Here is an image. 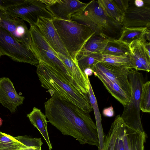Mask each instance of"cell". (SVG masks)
Listing matches in <instances>:
<instances>
[{
	"label": "cell",
	"mask_w": 150,
	"mask_h": 150,
	"mask_svg": "<svg viewBox=\"0 0 150 150\" xmlns=\"http://www.w3.org/2000/svg\"><path fill=\"white\" fill-rule=\"evenodd\" d=\"M3 120L1 118H0V126L2 124Z\"/></svg>",
	"instance_id": "38"
},
{
	"label": "cell",
	"mask_w": 150,
	"mask_h": 150,
	"mask_svg": "<svg viewBox=\"0 0 150 150\" xmlns=\"http://www.w3.org/2000/svg\"><path fill=\"white\" fill-rule=\"evenodd\" d=\"M99 7L107 16L122 24L124 13L116 6L112 0L97 1Z\"/></svg>",
	"instance_id": "22"
},
{
	"label": "cell",
	"mask_w": 150,
	"mask_h": 150,
	"mask_svg": "<svg viewBox=\"0 0 150 150\" xmlns=\"http://www.w3.org/2000/svg\"><path fill=\"white\" fill-rule=\"evenodd\" d=\"M109 39L104 35L95 34L87 42L77 56L94 53H102Z\"/></svg>",
	"instance_id": "19"
},
{
	"label": "cell",
	"mask_w": 150,
	"mask_h": 150,
	"mask_svg": "<svg viewBox=\"0 0 150 150\" xmlns=\"http://www.w3.org/2000/svg\"><path fill=\"white\" fill-rule=\"evenodd\" d=\"M147 27L127 28L123 27L119 40L129 44L132 41L145 38Z\"/></svg>",
	"instance_id": "23"
},
{
	"label": "cell",
	"mask_w": 150,
	"mask_h": 150,
	"mask_svg": "<svg viewBox=\"0 0 150 150\" xmlns=\"http://www.w3.org/2000/svg\"><path fill=\"white\" fill-rule=\"evenodd\" d=\"M56 19L71 20V16L83 9L87 3L78 0H41Z\"/></svg>",
	"instance_id": "11"
},
{
	"label": "cell",
	"mask_w": 150,
	"mask_h": 150,
	"mask_svg": "<svg viewBox=\"0 0 150 150\" xmlns=\"http://www.w3.org/2000/svg\"><path fill=\"white\" fill-rule=\"evenodd\" d=\"M2 56H3V55L2 52H1V51L0 50V58Z\"/></svg>",
	"instance_id": "39"
},
{
	"label": "cell",
	"mask_w": 150,
	"mask_h": 150,
	"mask_svg": "<svg viewBox=\"0 0 150 150\" xmlns=\"http://www.w3.org/2000/svg\"><path fill=\"white\" fill-rule=\"evenodd\" d=\"M145 48L149 55H150V43L146 41L144 43Z\"/></svg>",
	"instance_id": "35"
},
{
	"label": "cell",
	"mask_w": 150,
	"mask_h": 150,
	"mask_svg": "<svg viewBox=\"0 0 150 150\" xmlns=\"http://www.w3.org/2000/svg\"><path fill=\"white\" fill-rule=\"evenodd\" d=\"M146 137L143 129L133 128L125 124V150H144Z\"/></svg>",
	"instance_id": "16"
},
{
	"label": "cell",
	"mask_w": 150,
	"mask_h": 150,
	"mask_svg": "<svg viewBox=\"0 0 150 150\" xmlns=\"http://www.w3.org/2000/svg\"><path fill=\"white\" fill-rule=\"evenodd\" d=\"M25 97L20 96L16 91L13 83L8 77L0 78V103L11 113L14 112L17 107L23 104Z\"/></svg>",
	"instance_id": "14"
},
{
	"label": "cell",
	"mask_w": 150,
	"mask_h": 150,
	"mask_svg": "<svg viewBox=\"0 0 150 150\" xmlns=\"http://www.w3.org/2000/svg\"><path fill=\"white\" fill-rule=\"evenodd\" d=\"M22 0H0V10H5L6 8L21 2Z\"/></svg>",
	"instance_id": "32"
},
{
	"label": "cell",
	"mask_w": 150,
	"mask_h": 150,
	"mask_svg": "<svg viewBox=\"0 0 150 150\" xmlns=\"http://www.w3.org/2000/svg\"><path fill=\"white\" fill-rule=\"evenodd\" d=\"M26 148L14 137L0 131V150H21Z\"/></svg>",
	"instance_id": "26"
},
{
	"label": "cell",
	"mask_w": 150,
	"mask_h": 150,
	"mask_svg": "<svg viewBox=\"0 0 150 150\" xmlns=\"http://www.w3.org/2000/svg\"><path fill=\"white\" fill-rule=\"evenodd\" d=\"M122 121L120 115L116 116L104 139L103 150H114L116 140Z\"/></svg>",
	"instance_id": "24"
},
{
	"label": "cell",
	"mask_w": 150,
	"mask_h": 150,
	"mask_svg": "<svg viewBox=\"0 0 150 150\" xmlns=\"http://www.w3.org/2000/svg\"><path fill=\"white\" fill-rule=\"evenodd\" d=\"M0 27L6 30L18 42L30 49L31 37L29 29L23 20L12 17L5 10H0Z\"/></svg>",
	"instance_id": "10"
},
{
	"label": "cell",
	"mask_w": 150,
	"mask_h": 150,
	"mask_svg": "<svg viewBox=\"0 0 150 150\" xmlns=\"http://www.w3.org/2000/svg\"><path fill=\"white\" fill-rule=\"evenodd\" d=\"M112 1L117 8L124 13L129 6V0H112Z\"/></svg>",
	"instance_id": "31"
},
{
	"label": "cell",
	"mask_w": 150,
	"mask_h": 150,
	"mask_svg": "<svg viewBox=\"0 0 150 150\" xmlns=\"http://www.w3.org/2000/svg\"><path fill=\"white\" fill-rule=\"evenodd\" d=\"M125 124L122 120L116 140L114 150H125L124 140Z\"/></svg>",
	"instance_id": "30"
},
{
	"label": "cell",
	"mask_w": 150,
	"mask_h": 150,
	"mask_svg": "<svg viewBox=\"0 0 150 150\" xmlns=\"http://www.w3.org/2000/svg\"><path fill=\"white\" fill-rule=\"evenodd\" d=\"M129 54L119 56L103 54L102 62L115 66L132 69L129 60Z\"/></svg>",
	"instance_id": "27"
},
{
	"label": "cell",
	"mask_w": 150,
	"mask_h": 150,
	"mask_svg": "<svg viewBox=\"0 0 150 150\" xmlns=\"http://www.w3.org/2000/svg\"><path fill=\"white\" fill-rule=\"evenodd\" d=\"M27 147H41L43 144L41 138H34L26 136L14 137Z\"/></svg>",
	"instance_id": "29"
},
{
	"label": "cell",
	"mask_w": 150,
	"mask_h": 150,
	"mask_svg": "<svg viewBox=\"0 0 150 150\" xmlns=\"http://www.w3.org/2000/svg\"><path fill=\"white\" fill-rule=\"evenodd\" d=\"M58 58L67 68L72 79L79 90L81 92L88 94V86L86 76L79 67L77 61L60 54H57Z\"/></svg>",
	"instance_id": "15"
},
{
	"label": "cell",
	"mask_w": 150,
	"mask_h": 150,
	"mask_svg": "<svg viewBox=\"0 0 150 150\" xmlns=\"http://www.w3.org/2000/svg\"><path fill=\"white\" fill-rule=\"evenodd\" d=\"M29 30L32 39L30 49L39 61L53 68L78 90L67 68L42 35L37 26L35 25H30Z\"/></svg>",
	"instance_id": "6"
},
{
	"label": "cell",
	"mask_w": 150,
	"mask_h": 150,
	"mask_svg": "<svg viewBox=\"0 0 150 150\" xmlns=\"http://www.w3.org/2000/svg\"><path fill=\"white\" fill-rule=\"evenodd\" d=\"M130 52L129 44L118 39H109L102 54L110 55L119 56Z\"/></svg>",
	"instance_id": "21"
},
{
	"label": "cell",
	"mask_w": 150,
	"mask_h": 150,
	"mask_svg": "<svg viewBox=\"0 0 150 150\" xmlns=\"http://www.w3.org/2000/svg\"><path fill=\"white\" fill-rule=\"evenodd\" d=\"M140 108L143 112H150V82L144 83L142 87L140 98Z\"/></svg>",
	"instance_id": "28"
},
{
	"label": "cell",
	"mask_w": 150,
	"mask_h": 150,
	"mask_svg": "<svg viewBox=\"0 0 150 150\" xmlns=\"http://www.w3.org/2000/svg\"><path fill=\"white\" fill-rule=\"evenodd\" d=\"M88 95L91 105L95 115L99 141L98 149L102 150L104 141V135L101 123V114L99 110L96 98L93 91L89 78L88 79Z\"/></svg>",
	"instance_id": "20"
},
{
	"label": "cell",
	"mask_w": 150,
	"mask_h": 150,
	"mask_svg": "<svg viewBox=\"0 0 150 150\" xmlns=\"http://www.w3.org/2000/svg\"><path fill=\"white\" fill-rule=\"evenodd\" d=\"M36 73L42 87L47 90L51 97L70 102L86 113L93 110L88 94L79 91L51 67L39 61Z\"/></svg>",
	"instance_id": "2"
},
{
	"label": "cell",
	"mask_w": 150,
	"mask_h": 150,
	"mask_svg": "<svg viewBox=\"0 0 150 150\" xmlns=\"http://www.w3.org/2000/svg\"><path fill=\"white\" fill-rule=\"evenodd\" d=\"M52 21L70 56L77 61V55L95 32L89 27L74 21L55 18Z\"/></svg>",
	"instance_id": "5"
},
{
	"label": "cell",
	"mask_w": 150,
	"mask_h": 150,
	"mask_svg": "<svg viewBox=\"0 0 150 150\" xmlns=\"http://www.w3.org/2000/svg\"><path fill=\"white\" fill-rule=\"evenodd\" d=\"M0 50L3 55L13 61L37 67L39 61L30 49L16 40L7 31L0 27Z\"/></svg>",
	"instance_id": "8"
},
{
	"label": "cell",
	"mask_w": 150,
	"mask_h": 150,
	"mask_svg": "<svg viewBox=\"0 0 150 150\" xmlns=\"http://www.w3.org/2000/svg\"><path fill=\"white\" fill-rule=\"evenodd\" d=\"M52 20L38 16L35 25L49 45L57 54H62L72 59L60 38Z\"/></svg>",
	"instance_id": "12"
},
{
	"label": "cell",
	"mask_w": 150,
	"mask_h": 150,
	"mask_svg": "<svg viewBox=\"0 0 150 150\" xmlns=\"http://www.w3.org/2000/svg\"><path fill=\"white\" fill-rule=\"evenodd\" d=\"M145 38L146 40H148L149 41L150 40V29H148L145 35Z\"/></svg>",
	"instance_id": "36"
},
{
	"label": "cell",
	"mask_w": 150,
	"mask_h": 150,
	"mask_svg": "<svg viewBox=\"0 0 150 150\" xmlns=\"http://www.w3.org/2000/svg\"><path fill=\"white\" fill-rule=\"evenodd\" d=\"M122 25L127 28L150 27V0H147L142 7L132 5L129 6L124 13Z\"/></svg>",
	"instance_id": "13"
},
{
	"label": "cell",
	"mask_w": 150,
	"mask_h": 150,
	"mask_svg": "<svg viewBox=\"0 0 150 150\" xmlns=\"http://www.w3.org/2000/svg\"><path fill=\"white\" fill-rule=\"evenodd\" d=\"M44 108L48 122L63 134L73 137L81 144L98 147L96 126L89 113L55 96L45 103Z\"/></svg>",
	"instance_id": "1"
},
{
	"label": "cell",
	"mask_w": 150,
	"mask_h": 150,
	"mask_svg": "<svg viewBox=\"0 0 150 150\" xmlns=\"http://www.w3.org/2000/svg\"><path fill=\"white\" fill-rule=\"evenodd\" d=\"M71 20L86 25L95 33L104 35L109 39L120 35L122 25L105 15L98 6L97 1L87 3L80 11L71 16Z\"/></svg>",
	"instance_id": "4"
},
{
	"label": "cell",
	"mask_w": 150,
	"mask_h": 150,
	"mask_svg": "<svg viewBox=\"0 0 150 150\" xmlns=\"http://www.w3.org/2000/svg\"><path fill=\"white\" fill-rule=\"evenodd\" d=\"M41 147H30L23 149L21 150H41Z\"/></svg>",
	"instance_id": "37"
},
{
	"label": "cell",
	"mask_w": 150,
	"mask_h": 150,
	"mask_svg": "<svg viewBox=\"0 0 150 150\" xmlns=\"http://www.w3.org/2000/svg\"><path fill=\"white\" fill-rule=\"evenodd\" d=\"M83 73L86 76H91L93 73L92 69L90 68H87L84 69Z\"/></svg>",
	"instance_id": "34"
},
{
	"label": "cell",
	"mask_w": 150,
	"mask_h": 150,
	"mask_svg": "<svg viewBox=\"0 0 150 150\" xmlns=\"http://www.w3.org/2000/svg\"><path fill=\"white\" fill-rule=\"evenodd\" d=\"M145 38L135 40L129 44L130 53L137 59L144 71H150V55L146 51L144 46Z\"/></svg>",
	"instance_id": "18"
},
{
	"label": "cell",
	"mask_w": 150,
	"mask_h": 150,
	"mask_svg": "<svg viewBox=\"0 0 150 150\" xmlns=\"http://www.w3.org/2000/svg\"><path fill=\"white\" fill-rule=\"evenodd\" d=\"M128 78L131 87V95L128 104L124 106L121 117L126 126L136 128L143 127L140 115V98L144 83L142 74L130 69Z\"/></svg>",
	"instance_id": "7"
},
{
	"label": "cell",
	"mask_w": 150,
	"mask_h": 150,
	"mask_svg": "<svg viewBox=\"0 0 150 150\" xmlns=\"http://www.w3.org/2000/svg\"><path fill=\"white\" fill-rule=\"evenodd\" d=\"M31 123L36 128L45 140L49 150L52 146L50 142L47 128V122L45 115L40 109L34 107L32 111L27 115Z\"/></svg>",
	"instance_id": "17"
},
{
	"label": "cell",
	"mask_w": 150,
	"mask_h": 150,
	"mask_svg": "<svg viewBox=\"0 0 150 150\" xmlns=\"http://www.w3.org/2000/svg\"><path fill=\"white\" fill-rule=\"evenodd\" d=\"M130 69L112 66L101 62L96 65L94 73L108 92L123 106L128 104L131 95L128 78Z\"/></svg>",
	"instance_id": "3"
},
{
	"label": "cell",
	"mask_w": 150,
	"mask_h": 150,
	"mask_svg": "<svg viewBox=\"0 0 150 150\" xmlns=\"http://www.w3.org/2000/svg\"><path fill=\"white\" fill-rule=\"evenodd\" d=\"M41 150H42V149Z\"/></svg>",
	"instance_id": "40"
},
{
	"label": "cell",
	"mask_w": 150,
	"mask_h": 150,
	"mask_svg": "<svg viewBox=\"0 0 150 150\" xmlns=\"http://www.w3.org/2000/svg\"><path fill=\"white\" fill-rule=\"evenodd\" d=\"M103 114L106 117H111L113 116L114 115L113 107L111 106L104 109L103 111Z\"/></svg>",
	"instance_id": "33"
},
{
	"label": "cell",
	"mask_w": 150,
	"mask_h": 150,
	"mask_svg": "<svg viewBox=\"0 0 150 150\" xmlns=\"http://www.w3.org/2000/svg\"><path fill=\"white\" fill-rule=\"evenodd\" d=\"M103 54L94 53L81 56H77L76 61L78 65L82 71L87 68H90L95 72V66L99 62L102 61Z\"/></svg>",
	"instance_id": "25"
},
{
	"label": "cell",
	"mask_w": 150,
	"mask_h": 150,
	"mask_svg": "<svg viewBox=\"0 0 150 150\" xmlns=\"http://www.w3.org/2000/svg\"><path fill=\"white\" fill-rule=\"evenodd\" d=\"M5 10L11 16L27 22L30 26L35 24L38 16L54 18L41 0H22L20 3L8 7Z\"/></svg>",
	"instance_id": "9"
}]
</instances>
